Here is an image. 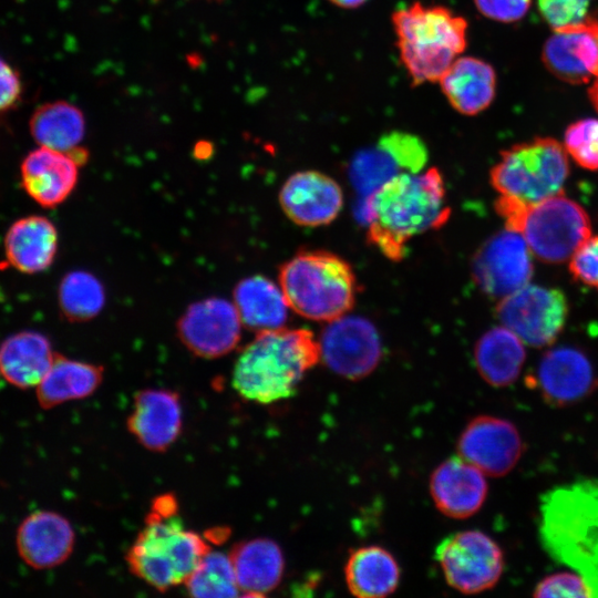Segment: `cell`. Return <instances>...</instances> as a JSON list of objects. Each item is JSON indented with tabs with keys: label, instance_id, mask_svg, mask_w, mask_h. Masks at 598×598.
Instances as JSON below:
<instances>
[{
	"label": "cell",
	"instance_id": "cell-28",
	"mask_svg": "<svg viewBox=\"0 0 598 598\" xmlns=\"http://www.w3.org/2000/svg\"><path fill=\"white\" fill-rule=\"evenodd\" d=\"M234 305L241 323L256 332L282 328L288 303L280 289L264 276L240 280L234 289Z\"/></svg>",
	"mask_w": 598,
	"mask_h": 598
},
{
	"label": "cell",
	"instance_id": "cell-4",
	"mask_svg": "<svg viewBox=\"0 0 598 598\" xmlns=\"http://www.w3.org/2000/svg\"><path fill=\"white\" fill-rule=\"evenodd\" d=\"M392 25L413 86L439 82L467 47V20L444 6L413 2L392 13Z\"/></svg>",
	"mask_w": 598,
	"mask_h": 598
},
{
	"label": "cell",
	"instance_id": "cell-21",
	"mask_svg": "<svg viewBox=\"0 0 598 598\" xmlns=\"http://www.w3.org/2000/svg\"><path fill=\"white\" fill-rule=\"evenodd\" d=\"M79 166L70 153L40 146L22 162V186L39 205L55 207L73 192Z\"/></svg>",
	"mask_w": 598,
	"mask_h": 598
},
{
	"label": "cell",
	"instance_id": "cell-44",
	"mask_svg": "<svg viewBox=\"0 0 598 598\" xmlns=\"http://www.w3.org/2000/svg\"><path fill=\"white\" fill-rule=\"evenodd\" d=\"M0 375H1V370H0Z\"/></svg>",
	"mask_w": 598,
	"mask_h": 598
},
{
	"label": "cell",
	"instance_id": "cell-41",
	"mask_svg": "<svg viewBox=\"0 0 598 598\" xmlns=\"http://www.w3.org/2000/svg\"><path fill=\"white\" fill-rule=\"evenodd\" d=\"M328 1L342 9H355L363 6L368 0H328Z\"/></svg>",
	"mask_w": 598,
	"mask_h": 598
},
{
	"label": "cell",
	"instance_id": "cell-29",
	"mask_svg": "<svg viewBox=\"0 0 598 598\" xmlns=\"http://www.w3.org/2000/svg\"><path fill=\"white\" fill-rule=\"evenodd\" d=\"M103 379V367L71 360L55 353L54 361L37 385L41 408L52 409L93 394Z\"/></svg>",
	"mask_w": 598,
	"mask_h": 598
},
{
	"label": "cell",
	"instance_id": "cell-13",
	"mask_svg": "<svg viewBox=\"0 0 598 598\" xmlns=\"http://www.w3.org/2000/svg\"><path fill=\"white\" fill-rule=\"evenodd\" d=\"M241 324L234 303L213 297L190 305L176 328L179 340L192 353L215 359L236 348Z\"/></svg>",
	"mask_w": 598,
	"mask_h": 598
},
{
	"label": "cell",
	"instance_id": "cell-36",
	"mask_svg": "<svg viewBox=\"0 0 598 598\" xmlns=\"http://www.w3.org/2000/svg\"><path fill=\"white\" fill-rule=\"evenodd\" d=\"M590 0H538V8L546 22L554 29H563L582 22L587 18Z\"/></svg>",
	"mask_w": 598,
	"mask_h": 598
},
{
	"label": "cell",
	"instance_id": "cell-37",
	"mask_svg": "<svg viewBox=\"0 0 598 598\" xmlns=\"http://www.w3.org/2000/svg\"><path fill=\"white\" fill-rule=\"evenodd\" d=\"M534 597H594L580 574L560 571L542 579L535 587Z\"/></svg>",
	"mask_w": 598,
	"mask_h": 598
},
{
	"label": "cell",
	"instance_id": "cell-25",
	"mask_svg": "<svg viewBox=\"0 0 598 598\" xmlns=\"http://www.w3.org/2000/svg\"><path fill=\"white\" fill-rule=\"evenodd\" d=\"M4 249L8 261L18 270L27 274L43 271L56 254V229L42 216L21 218L9 228Z\"/></svg>",
	"mask_w": 598,
	"mask_h": 598
},
{
	"label": "cell",
	"instance_id": "cell-17",
	"mask_svg": "<svg viewBox=\"0 0 598 598\" xmlns=\"http://www.w3.org/2000/svg\"><path fill=\"white\" fill-rule=\"evenodd\" d=\"M279 204L295 224L318 227L337 218L343 206V193L332 177L318 171H302L283 183Z\"/></svg>",
	"mask_w": 598,
	"mask_h": 598
},
{
	"label": "cell",
	"instance_id": "cell-10",
	"mask_svg": "<svg viewBox=\"0 0 598 598\" xmlns=\"http://www.w3.org/2000/svg\"><path fill=\"white\" fill-rule=\"evenodd\" d=\"M496 316L524 344L544 348L561 333L568 303L559 289L527 283L499 299Z\"/></svg>",
	"mask_w": 598,
	"mask_h": 598
},
{
	"label": "cell",
	"instance_id": "cell-30",
	"mask_svg": "<svg viewBox=\"0 0 598 598\" xmlns=\"http://www.w3.org/2000/svg\"><path fill=\"white\" fill-rule=\"evenodd\" d=\"M30 132L43 147L70 152L80 146L85 135L83 112L66 101L42 104L31 116Z\"/></svg>",
	"mask_w": 598,
	"mask_h": 598
},
{
	"label": "cell",
	"instance_id": "cell-43",
	"mask_svg": "<svg viewBox=\"0 0 598 598\" xmlns=\"http://www.w3.org/2000/svg\"><path fill=\"white\" fill-rule=\"evenodd\" d=\"M207 1L221 2L224 0H207Z\"/></svg>",
	"mask_w": 598,
	"mask_h": 598
},
{
	"label": "cell",
	"instance_id": "cell-8",
	"mask_svg": "<svg viewBox=\"0 0 598 598\" xmlns=\"http://www.w3.org/2000/svg\"><path fill=\"white\" fill-rule=\"evenodd\" d=\"M568 174L564 146L551 137H535L502 151L489 181L498 195L534 204L561 193Z\"/></svg>",
	"mask_w": 598,
	"mask_h": 598
},
{
	"label": "cell",
	"instance_id": "cell-31",
	"mask_svg": "<svg viewBox=\"0 0 598 598\" xmlns=\"http://www.w3.org/2000/svg\"><path fill=\"white\" fill-rule=\"evenodd\" d=\"M58 300L63 316L73 322L87 321L97 316L105 302L102 283L92 274L74 270L60 282Z\"/></svg>",
	"mask_w": 598,
	"mask_h": 598
},
{
	"label": "cell",
	"instance_id": "cell-35",
	"mask_svg": "<svg viewBox=\"0 0 598 598\" xmlns=\"http://www.w3.org/2000/svg\"><path fill=\"white\" fill-rule=\"evenodd\" d=\"M396 166L403 172H421L429 158V152L423 141L406 132L392 131L384 134L378 142Z\"/></svg>",
	"mask_w": 598,
	"mask_h": 598
},
{
	"label": "cell",
	"instance_id": "cell-33",
	"mask_svg": "<svg viewBox=\"0 0 598 598\" xmlns=\"http://www.w3.org/2000/svg\"><path fill=\"white\" fill-rule=\"evenodd\" d=\"M398 173L400 168L380 146L359 152L350 165L352 184L365 199Z\"/></svg>",
	"mask_w": 598,
	"mask_h": 598
},
{
	"label": "cell",
	"instance_id": "cell-5",
	"mask_svg": "<svg viewBox=\"0 0 598 598\" xmlns=\"http://www.w3.org/2000/svg\"><path fill=\"white\" fill-rule=\"evenodd\" d=\"M542 536L557 559L578 570L598 596V485L580 483L544 499Z\"/></svg>",
	"mask_w": 598,
	"mask_h": 598
},
{
	"label": "cell",
	"instance_id": "cell-23",
	"mask_svg": "<svg viewBox=\"0 0 598 598\" xmlns=\"http://www.w3.org/2000/svg\"><path fill=\"white\" fill-rule=\"evenodd\" d=\"M229 557L245 596H265L281 581L285 558L272 539L258 537L236 544Z\"/></svg>",
	"mask_w": 598,
	"mask_h": 598
},
{
	"label": "cell",
	"instance_id": "cell-24",
	"mask_svg": "<svg viewBox=\"0 0 598 598\" xmlns=\"http://www.w3.org/2000/svg\"><path fill=\"white\" fill-rule=\"evenodd\" d=\"M54 358L51 343L43 334L18 332L8 337L0 347L1 375L17 388H37Z\"/></svg>",
	"mask_w": 598,
	"mask_h": 598
},
{
	"label": "cell",
	"instance_id": "cell-27",
	"mask_svg": "<svg viewBox=\"0 0 598 598\" xmlns=\"http://www.w3.org/2000/svg\"><path fill=\"white\" fill-rule=\"evenodd\" d=\"M526 359L524 342L504 326L487 330L474 347V362L482 379L494 388L513 384Z\"/></svg>",
	"mask_w": 598,
	"mask_h": 598
},
{
	"label": "cell",
	"instance_id": "cell-11",
	"mask_svg": "<svg viewBox=\"0 0 598 598\" xmlns=\"http://www.w3.org/2000/svg\"><path fill=\"white\" fill-rule=\"evenodd\" d=\"M320 359L336 374L360 380L374 371L382 348L377 328L365 318L342 316L322 330Z\"/></svg>",
	"mask_w": 598,
	"mask_h": 598
},
{
	"label": "cell",
	"instance_id": "cell-20",
	"mask_svg": "<svg viewBox=\"0 0 598 598\" xmlns=\"http://www.w3.org/2000/svg\"><path fill=\"white\" fill-rule=\"evenodd\" d=\"M75 534L70 522L52 511H37L20 524L16 544L22 560L34 569L61 565L72 554Z\"/></svg>",
	"mask_w": 598,
	"mask_h": 598
},
{
	"label": "cell",
	"instance_id": "cell-7",
	"mask_svg": "<svg viewBox=\"0 0 598 598\" xmlns=\"http://www.w3.org/2000/svg\"><path fill=\"white\" fill-rule=\"evenodd\" d=\"M494 206L505 228L518 233L544 262L569 260L591 236L588 214L564 192L534 204L498 195Z\"/></svg>",
	"mask_w": 598,
	"mask_h": 598
},
{
	"label": "cell",
	"instance_id": "cell-40",
	"mask_svg": "<svg viewBox=\"0 0 598 598\" xmlns=\"http://www.w3.org/2000/svg\"><path fill=\"white\" fill-rule=\"evenodd\" d=\"M22 94L19 73L0 56V112L12 109Z\"/></svg>",
	"mask_w": 598,
	"mask_h": 598
},
{
	"label": "cell",
	"instance_id": "cell-39",
	"mask_svg": "<svg viewBox=\"0 0 598 598\" xmlns=\"http://www.w3.org/2000/svg\"><path fill=\"white\" fill-rule=\"evenodd\" d=\"M477 11L489 20L513 23L525 17L532 0H473Z\"/></svg>",
	"mask_w": 598,
	"mask_h": 598
},
{
	"label": "cell",
	"instance_id": "cell-38",
	"mask_svg": "<svg viewBox=\"0 0 598 598\" xmlns=\"http://www.w3.org/2000/svg\"><path fill=\"white\" fill-rule=\"evenodd\" d=\"M576 280L598 290V235L590 236L569 259Z\"/></svg>",
	"mask_w": 598,
	"mask_h": 598
},
{
	"label": "cell",
	"instance_id": "cell-34",
	"mask_svg": "<svg viewBox=\"0 0 598 598\" xmlns=\"http://www.w3.org/2000/svg\"><path fill=\"white\" fill-rule=\"evenodd\" d=\"M563 146L580 167L598 171V118L571 123L565 131Z\"/></svg>",
	"mask_w": 598,
	"mask_h": 598
},
{
	"label": "cell",
	"instance_id": "cell-1",
	"mask_svg": "<svg viewBox=\"0 0 598 598\" xmlns=\"http://www.w3.org/2000/svg\"><path fill=\"white\" fill-rule=\"evenodd\" d=\"M445 184L435 167L419 173H398L364 203L368 240L391 260H402L413 236L443 224Z\"/></svg>",
	"mask_w": 598,
	"mask_h": 598
},
{
	"label": "cell",
	"instance_id": "cell-2",
	"mask_svg": "<svg viewBox=\"0 0 598 598\" xmlns=\"http://www.w3.org/2000/svg\"><path fill=\"white\" fill-rule=\"evenodd\" d=\"M319 360V342L310 330H262L238 355L231 384L243 399L271 404L292 396Z\"/></svg>",
	"mask_w": 598,
	"mask_h": 598
},
{
	"label": "cell",
	"instance_id": "cell-16",
	"mask_svg": "<svg viewBox=\"0 0 598 598\" xmlns=\"http://www.w3.org/2000/svg\"><path fill=\"white\" fill-rule=\"evenodd\" d=\"M535 383L547 404L565 408L589 396L598 388V378L584 352L558 347L543 354Z\"/></svg>",
	"mask_w": 598,
	"mask_h": 598
},
{
	"label": "cell",
	"instance_id": "cell-22",
	"mask_svg": "<svg viewBox=\"0 0 598 598\" xmlns=\"http://www.w3.org/2000/svg\"><path fill=\"white\" fill-rule=\"evenodd\" d=\"M450 105L460 114L474 116L485 111L496 94V73L486 61L460 55L439 80Z\"/></svg>",
	"mask_w": 598,
	"mask_h": 598
},
{
	"label": "cell",
	"instance_id": "cell-19",
	"mask_svg": "<svg viewBox=\"0 0 598 598\" xmlns=\"http://www.w3.org/2000/svg\"><path fill=\"white\" fill-rule=\"evenodd\" d=\"M182 405L176 392L146 389L135 395L127 429L145 448L164 452L182 432Z\"/></svg>",
	"mask_w": 598,
	"mask_h": 598
},
{
	"label": "cell",
	"instance_id": "cell-14",
	"mask_svg": "<svg viewBox=\"0 0 598 598\" xmlns=\"http://www.w3.org/2000/svg\"><path fill=\"white\" fill-rule=\"evenodd\" d=\"M456 447L458 456L492 477L508 474L524 451L517 427L493 415L473 417L460 434Z\"/></svg>",
	"mask_w": 598,
	"mask_h": 598
},
{
	"label": "cell",
	"instance_id": "cell-32",
	"mask_svg": "<svg viewBox=\"0 0 598 598\" xmlns=\"http://www.w3.org/2000/svg\"><path fill=\"white\" fill-rule=\"evenodd\" d=\"M184 584L193 597H236L240 591L229 554L221 551L209 550Z\"/></svg>",
	"mask_w": 598,
	"mask_h": 598
},
{
	"label": "cell",
	"instance_id": "cell-15",
	"mask_svg": "<svg viewBox=\"0 0 598 598\" xmlns=\"http://www.w3.org/2000/svg\"><path fill=\"white\" fill-rule=\"evenodd\" d=\"M543 62L559 80L586 84L598 78V17L554 30L545 42Z\"/></svg>",
	"mask_w": 598,
	"mask_h": 598
},
{
	"label": "cell",
	"instance_id": "cell-18",
	"mask_svg": "<svg viewBox=\"0 0 598 598\" xmlns=\"http://www.w3.org/2000/svg\"><path fill=\"white\" fill-rule=\"evenodd\" d=\"M488 493L485 474L461 456H453L435 467L430 477V494L445 516L464 519L476 514Z\"/></svg>",
	"mask_w": 598,
	"mask_h": 598
},
{
	"label": "cell",
	"instance_id": "cell-26",
	"mask_svg": "<svg viewBox=\"0 0 598 598\" xmlns=\"http://www.w3.org/2000/svg\"><path fill=\"white\" fill-rule=\"evenodd\" d=\"M400 566L393 555L377 545L351 550L344 565L349 591L360 598H380L394 592L400 582Z\"/></svg>",
	"mask_w": 598,
	"mask_h": 598
},
{
	"label": "cell",
	"instance_id": "cell-12",
	"mask_svg": "<svg viewBox=\"0 0 598 598\" xmlns=\"http://www.w3.org/2000/svg\"><path fill=\"white\" fill-rule=\"evenodd\" d=\"M530 254L524 238L505 228L476 251L474 281L486 295L502 299L529 283L534 270Z\"/></svg>",
	"mask_w": 598,
	"mask_h": 598
},
{
	"label": "cell",
	"instance_id": "cell-6",
	"mask_svg": "<svg viewBox=\"0 0 598 598\" xmlns=\"http://www.w3.org/2000/svg\"><path fill=\"white\" fill-rule=\"evenodd\" d=\"M279 286L290 309L303 318L332 321L353 307L358 285L340 256L327 250H303L279 268Z\"/></svg>",
	"mask_w": 598,
	"mask_h": 598
},
{
	"label": "cell",
	"instance_id": "cell-9",
	"mask_svg": "<svg viewBox=\"0 0 598 598\" xmlns=\"http://www.w3.org/2000/svg\"><path fill=\"white\" fill-rule=\"evenodd\" d=\"M435 558L446 582L466 595L493 588L504 569L502 548L481 530L446 536L436 546Z\"/></svg>",
	"mask_w": 598,
	"mask_h": 598
},
{
	"label": "cell",
	"instance_id": "cell-3",
	"mask_svg": "<svg viewBox=\"0 0 598 598\" xmlns=\"http://www.w3.org/2000/svg\"><path fill=\"white\" fill-rule=\"evenodd\" d=\"M177 512L174 495L155 498L126 555L130 570L162 592L185 582L210 550L205 538L186 529Z\"/></svg>",
	"mask_w": 598,
	"mask_h": 598
},
{
	"label": "cell",
	"instance_id": "cell-42",
	"mask_svg": "<svg viewBox=\"0 0 598 598\" xmlns=\"http://www.w3.org/2000/svg\"><path fill=\"white\" fill-rule=\"evenodd\" d=\"M589 99L591 104L598 111V78L592 81V84L589 87Z\"/></svg>",
	"mask_w": 598,
	"mask_h": 598
}]
</instances>
